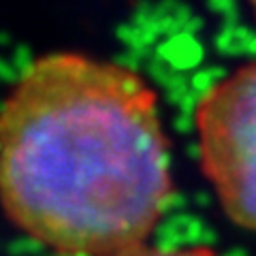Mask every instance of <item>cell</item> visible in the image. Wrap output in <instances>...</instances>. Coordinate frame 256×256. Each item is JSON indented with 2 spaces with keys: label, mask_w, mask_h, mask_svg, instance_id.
I'll return each mask as SVG.
<instances>
[{
  "label": "cell",
  "mask_w": 256,
  "mask_h": 256,
  "mask_svg": "<svg viewBox=\"0 0 256 256\" xmlns=\"http://www.w3.org/2000/svg\"><path fill=\"white\" fill-rule=\"evenodd\" d=\"M248 2L252 4V9H254V13H256V0H248Z\"/></svg>",
  "instance_id": "obj_4"
},
{
  "label": "cell",
  "mask_w": 256,
  "mask_h": 256,
  "mask_svg": "<svg viewBox=\"0 0 256 256\" xmlns=\"http://www.w3.org/2000/svg\"><path fill=\"white\" fill-rule=\"evenodd\" d=\"M194 120L203 173L224 214L256 233V62L212 86Z\"/></svg>",
  "instance_id": "obj_2"
},
{
  "label": "cell",
  "mask_w": 256,
  "mask_h": 256,
  "mask_svg": "<svg viewBox=\"0 0 256 256\" xmlns=\"http://www.w3.org/2000/svg\"><path fill=\"white\" fill-rule=\"evenodd\" d=\"M116 256H216L214 250L205 246H194V248H154L148 244L128 248V250L120 252Z\"/></svg>",
  "instance_id": "obj_3"
},
{
  "label": "cell",
  "mask_w": 256,
  "mask_h": 256,
  "mask_svg": "<svg viewBox=\"0 0 256 256\" xmlns=\"http://www.w3.org/2000/svg\"><path fill=\"white\" fill-rule=\"evenodd\" d=\"M173 192L156 92L134 70L47 54L0 107V207L64 256L146 244Z\"/></svg>",
  "instance_id": "obj_1"
}]
</instances>
